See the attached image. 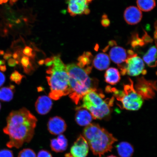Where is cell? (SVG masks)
Segmentation results:
<instances>
[{"mask_svg":"<svg viewBox=\"0 0 157 157\" xmlns=\"http://www.w3.org/2000/svg\"><path fill=\"white\" fill-rule=\"evenodd\" d=\"M7 124L3 132L9 135V148H21L25 143L32 140L34 134L37 120L36 117L25 108L10 113L7 120Z\"/></svg>","mask_w":157,"mask_h":157,"instance_id":"1","label":"cell"},{"mask_svg":"<svg viewBox=\"0 0 157 157\" xmlns=\"http://www.w3.org/2000/svg\"><path fill=\"white\" fill-rule=\"evenodd\" d=\"M52 57L53 64L47 70L48 75L46 78L51 90L49 97L56 101L63 96L69 95L70 87L66 66L59 56Z\"/></svg>","mask_w":157,"mask_h":157,"instance_id":"2","label":"cell"},{"mask_svg":"<svg viewBox=\"0 0 157 157\" xmlns=\"http://www.w3.org/2000/svg\"><path fill=\"white\" fill-rule=\"evenodd\" d=\"M66 67L70 87L69 95L72 101L77 105L86 94L97 90L94 87L93 81L83 69L74 63Z\"/></svg>","mask_w":157,"mask_h":157,"instance_id":"3","label":"cell"},{"mask_svg":"<svg viewBox=\"0 0 157 157\" xmlns=\"http://www.w3.org/2000/svg\"><path fill=\"white\" fill-rule=\"evenodd\" d=\"M84 138L93 154L100 157L111 151L117 139L103 128L97 124H90L83 131Z\"/></svg>","mask_w":157,"mask_h":157,"instance_id":"4","label":"cell"},{"mask_svg":"<svg viewBox=\"0 0 157 157\" xmlns=\"http://www.w3.org/2000/svg\"><path fill=\"white\" fill-rule=\"evenodd\" d=\"M96 91L93 90L86 94L83 98V105L79 107L89 111L93 119H101L110 113V107L113 105L114 98L104 100L103 94Z\"/></svg>","mask_w":157,"mask_h":157,"instance_id":"5","label":"cell"},{"mask_svg":"<svg viewBox=\"0 0 157 157\" xmlns=\"http://www.w3.org/2000/svg\"><path fill=\"white\" fill-rule=\"evenodd\" d=\"M129 83L124 84L123 91L109 88L118 101L122 103L124 109L130 111L138 110L143 105V99L137 93L133 87V82L129 78Z\"/></svg>","mask_w":157,"mask_h":157,"instance_id":"6","label":"cell"},{"mask_svg":"<svg viewBox=\"0 0 157 157\" xmlns=\"http://www.w3.org/2000/svg\"><path fill=\"white\" fill-rule=\"evenodd\" d=\"M119 68L123 75L127 74L135 76L147 73L143 60L131 50L128 51V56L125 65Z\"/></svg>","mask_w":157,"mask_h":157,"instance_id":"7","label":"cell"},{"mask_svg":"<svg viewBox=\"0 0 157 157\" xmlns=\"http://www.w3.org/2000/svg\"><path fill=\"white\" fill-rule=\"evenodd\" d=\"M135 90L143 99H151L155 95L156 90V82L147 80L144 77L137 79Z\"/></svg>","mask_w":157,"mask_h":157,"instance_id":"8","label":"cell"},{"mask_svg":"<svg viewBox=\"0 0 157 157\" xmlns=\"http://www.w3.org/2000/svg\"><path fill=\"white\" fill-rule=\"evenodd\" d=\"M93 0H67L68 11L72 17L88 14L90 13L88 5Z\"/></svg>","mask_w":157,"mask_h":157,"instance_id":"9","label":"cell"},{"mask_svg":"<svg viewBox=\"0 0 157 157\" xmlns=\"http://www.w3.org/2000/svg\"><path fill=\"white\" fill-rule=\"evenodd\" d=\"M87 141L80 135L71 148L70 154L72 157H86L89 151Z\"/></svg>","mask_w":157,"mask_h":157,"instance_id":"10","label":"cell"},{"mask_svg":"<svg viewBox=\"0 0 157 157\" xmlns=\"http://www.w3.org/2000/svg\"><path fill=\"white\" fill-rule=\"evenodd\" d=\"M48 127V130L51 134L59 135L66 130L67 125L62 118L56 117L51 118L49 120Z\"/></svg>","mask_w":157,"mask_h":157,"instance_id":"11","label":"cell"},{"mask_svg":"<svg viewBox=\"0 0 157 157\" xmlns=\"http://www.w3.org/2000/svg\"><path fill=\"white\" fill-rule=\"evenodd\" d=\"M124 17L128 24L135 25L140 22L142 18V13L138 8L132 6L125 9Z\"/></svg>","mask_w":157,"mask_h":157,"instance_id":"12","label":"cell"},{"mask_svg":"<svg viewBox=\"0 0 157 157\" xmlns=\"http://www.w3.org/2000/svg\"><path fill=\"white\" fill-rule=\"evenodd\" d=\"M112 60L119 67L126 61L128 55L126 50L121 47L115 46L111 49L109 52Z\"/></svg>","mask_w":157,"mask_h":157,"instance_id":"13","label":"cell"},{"mask_svg":"<svg viewBox=\"0 0 157 157\" xmlns=\"http://www.w3.org/2000/svg\"><path fill=\"white\" fill-rule=\"evenodd\" d=\"M52 100L47 96L39 97L35 104V109L37 112L41 115L48 113L52 109Z\"/></svg>","mask_w":157,"mask_h":157,"instance_id":"14","label":"cell"},{"mask_svg":"<svg viewBox=\"0 0 157 157\" xmlns=\"http://www.w3.org/2000/svg\"><path fill=\"white\" fill-rule=\"evenodd\" d=\"M75 115V121L82 126H87L91 122L93 117L91 113L84 108L78 107Z\"/></svg>","mask_w":157,"mask_h":157,"instance_id":"15","label":"cell"},{"mask_svg":"<svg viewBox=\"0 0 157 157\" xmlns=\"http://www.w3.org/2000/svg\"><path fill=\"white\" fill-rule=\"evenodd\" d=\"M93 56L89 52H84L82 56L78 58V62L77 65L83 69L88 74L91 73L92 70V61Z\"/></svg>","mask_w":157,"mask_h":157,"instance_id":"16","label":"cell"},{"mask_svg":"<svg viewBox=\"0 0 157 157\" xmlns=\"http://www.w3.org/2000/svg\"><path fill=\"white\" fill-rule=\"evenodd\" d=\"M67 139L63 135H59L56 139H52L51 140V148L55 152H63L67 148Z\"/></svg>","mask_w":157,"mask_h":157,"instance_id":"17","label":"cell"},{"mask_svg":"<svg viewBox=\"0 0 157 157\" xmlns=\"http://www.w3.org/2000/svg\"><path fill=\"white\" fill-rule=\"evenodd\" d=\"M110 61L109 57L106 54L100 53L94 58L93 64L97 69L102 71L107 69L109 66Z\"/></svg>","mask_w":157,"mask_h":157,"instance_id":"18","label":"cell"},{"mask_svg":"<svg viewBox=\"0 0 157 157\" xmlns=\"http://www.w3.org/2000/svg\"><path fill=\"white\" fill-rule=\"evenodd\" d=\"M105 81L111 85H115L121 80L120 74L117 69L111 67L108 69L105 74Z\"/></svg>","mask_w":157,"mask_h":157,"instance_id":"19","label":"cell"},{"mask_svg":"<svg viewBox=\"0 0 157 157\" xmlns=\"http://www.w3.org/2000/svg\"><path fill=\"white\" fill-rule=\"evenodd\" d=\"M117 150L121 157H131L134 152L132 145L127 142H121L117 146Z\"/></svg>","mask_w":157,"mask_h":157,"instance_id":"20","label":"cell"},{"mask_svg":"<svg viewBox=\"0 0 157 157\" xmlns=\"http://www.w3.org/2000/svg\"><path fill=\"white\" fill-rule=\"evenodd\" d=\"M157 50L155 46H152L143 57V60L148 66L155 67L157 64Z\"/></svg>","mask_w":157,"mask_h":157,"instance_id":"21","label":"cell"},{"mask_svg":"<svg viewBox=\"0 0 157 157\" xmlns=\"http://www.w3.org/2000/svg\"><path fill=\"white\" fill-rule=\"evenodd\" d=\"M137 4L140 10L148 12L155 7L156 2L155 0H137Z\"/></svg>","mask_w":157,"mask_h":157,"instance_id":"22","label":"cell"},{"mask_svg":"<svg viewBox=\"0 0 157 157\" xmlns=\"http://www.w3.org/2000/svg\"><path fill=\"white\" fill-rule=\"evenodd\" d=\"M14 87L11 86L9 87H5L0 89V100L4 101H9L12 99L13 95Z\"/></svg>","mask_w":157,"mask_h":157,"instance_id":"23","label":"cell"},{"mask_svg":"<svg viewBox=\"0 0 157 157\" xmlns=\"http://www.w3.org/2000/svg\"><path fill=\"white\" fill-rule=\"evenodd\" d=\"M21 63L24 68L25 72L28 73L32 69V65L29 62V58L28 57L23 56L21 59Z\"/></svg>","mask_w":157,"mask_h":157,"instance_id":"24","label":"cell"},{"mask_svg":"<svg viewBox=\"0 0 157 157\" xmlns=\"http://www.w3.org/2000/svg\"><path fill=\"white\" fill-rule=\"evenodd\" d=\"M18 157H36L34 151L30 148L23 149L19 153Z\"/></svg>","mask_w":157,"mask_h":157,"instance_id":"25","label":"cell"},{"mask_svg":"<svg viewBox=\"0 0 157 157\" xmlns=\"http://www.w3.org/2000/svg\"><path fill=\"white\" fill-rule=\"evenodd\" d=\"M23 77V75H21L18 72L15 71L11 74L10 79L12 81L15 82L16 83L19 84L21 83Z\"/></svg>","mask_w":157,"mask_h":157,"instance_id":"26","label":"cell"},{"mask_svg":"<svg viewBox=\"0 0 157 157\" xmlns=\"http://www.w3.org/2000/svg\"><path fill=\"white\" fill-rule=\"evenodd\" d=\"M145 44H146V42H145L144 39L139 38L137 35L133 37L132 42H131V45L133 48H135V47L139 46H142Z\"/></svg>","mask_w":157,"mask_h":157,"instance_id":"27","label":"cell"},{"mask_svg":"<svg viewBox=\"0 0 157 157\" xmlns=\"http://www.w3.org/2000/svg\"><path fill=\"white\" fill-rule=\"evenodd\" d=\"M0 157H13L12 151L7 149L0 151Z\"/></svg>","mask_w":157,"mask_h":157,"instance_id":"28","label":"cell"},{"mask_svg":"<svg viewBox=\"0 0 157 157\" xmlns=\"http://www.w3.org/2000/svg\"><path fill=\"white\" fill-rule=\"evenodd\" d=\"M37 157H52V154L48 151L41 150L38 154Z\"/></svg>","mask_w":157,"mask_h":157,"instance_id":"29","label":"cell"},{"mask_svg":"<svg viewBox=\"0 0 157 157\" xmlns=\"http://www.w3.org/2000/svg\"><path fill=\"white\" fill-rule=\"evenodd\" d=\"M32 52L33 49L28 46L25 47L23 50V54L31 57H33L34 56Z\"/></svg>","mask_w":157,"mask_h":157,"instance_id":"30","label":"cell"},{"mask_svg":"<svg viewBox=\"0 0 157 157\" xmlns=\"http://www.w3.org/2000/svg\"><path fill=\"white\" fill-rule=\"evenodd\" d=\"M102 25L104 27H107L110 24V21L108 19L106 15H104L102 17V19L101 21Z\"/></svg>","mask_w":157,"mask_h":157,"instance_id":"31","label":"cell"},{"mask_svg":"<svg viewBox=\"0 0 157 157\" xmlns=\"http://www.w3.org/2000/svg\"><path fill=\"white\" fill-rule=\"evenodd\" d=\"M44 63L47 66L50 67L53 64L52 57L47 58L44 60Z\"/></svg>","mask_w":157,"mask_h":157,"instance_id":"32","label":"cell"},{"mask_svg":"<svg viewBox=\"0 0 157 157\" xmlns=\"http://www.w3.org/2000/svg\"><path fill=\"white\" fill-rule=\"evenodd\" d=\"M18 64V62L14 59H10L8 61V64L10 66L14 67Z\"/></svg>","mask_w":157,"mask_h":157,"instance_id":"33","label":"cell"},{"mask_svg":"<svg viewBox=\"0 0 157 157\" xmlns=\"http://www.w3.org/2000/svg\"><path fill=\"white\" fill-rule=\"evenodd\" d=\"M5 81V77L4 74L0 71V87L4 83Z\"/></svg>","mask_w":157,"mask_h":157,"instance_id":"34","label":"cell"},{"mask_svg":"<svg viewBox=\"0 0 157 157\" xmlns=\"http://www.w3.org/2000/svg\"><path fill=\"white\" fill-rule=\"evenodd\" d=\"M6 69L4 61L0 59V70L5 71Z\"/></svg>","mask_w":157,"mask_h":157,"instance_id":"35","label":"cell"},{"mask_svg":"<svg viewBox=\"0 0 157 157\" xmlns=\"http://www.w3.org/2000/svg\"><path fill=\"white\" fill-rule=\"evenodd\" d=\"M8 0H0V4L6 3ZM11 3H15L17 0H10Z\"/></svg>","mask_w":157,"mask_h":157,"instance_id":"36","label":"cell"},{"mask_svg":"<svg viewBox=\"0 0 157 157\" xmlns=\"http://www.w3.org/2000/svg\"><path fill=\"white\" fill-rule=\"evenodd\" d=\"M11 55L10 54H6L4 56V58L6 59H8L10 57H11Z\"/></svg>","mask_w":157,"mask_h":157,"instance_id":"37","label":"cell"},{"mask_svg":"<svg viewBox=\"0 0 157 157\" xmlns=\"http://www.w3.org/2000/svg\"><path fill=\"white\" fill-rule=\"evenodd\" d=\"M13 58H14V59H17L18 57V54H17V52L13 54Z\"/></svg>","mask_w":157,"mask_h":157,"instance_id":"38","label":"cell"},{"mask_svg":"<svg viewBox=\"0 0 157 157\" xmlns=\"http://www.w3.org/2000/svg\"><path fill=\"white\" fill-rule=\"evenodd\" d=\"M39 64L40 65H42L44 63V60H42L39 61Z\"/></svg>","mask_w":157,"mask_h":157,"instance_id":"39","label":"cell"},{"mask_svg":"<svg viewBox=\"0 0 157 157\" xmlns=\"http://www.w3.org/2000/svg\"><path fill=\"white\" fill-rule=\"evenodd\" d=\"M65 156L66 157H72L71 154L70 153H69V154H66Z\"/></svg>","mask_w":157,"mask_h":157,"instance_id":"40","label":"cell"},{"mask_svg":"<svg viewBox=\"0 0 157 157\" xmlns=\"http://www.w3.org/2000/svg\"><path fill=\"white\" fill-rule=\"evenodd\" d=\"M107 157H117L116 156H115L113 155H112L109 156Z\"/></svg>","mask_w":157,"mask_h":157,"instance_id":"41","label":"cell"},{"mask_svg":"<svg viewBox=\"0 0 157 157\" xmlns=\"http://www.w3.org/2000/svg\"><path fill=\"white\" fill-rule=\"evenodd\" d=\"M1 103H0V109H1Z\"/></svg>","mask_w":157,"mask_h":157,"instance_id":"42","label":"cell"}]
</instances>
